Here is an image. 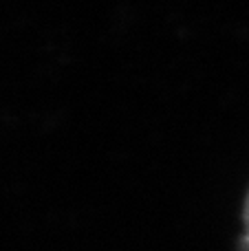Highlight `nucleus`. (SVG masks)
I'll return each mask as SVG.
<instances>
[{
  "label": "nucleus",
  "instance_id": "f257e3e1",
  "mask_svg": "<svg viewBox=\"0 0 249 251\" xmlns=\"http://www.w3.org/2000/svg\"><path fill=\"white\" fill-rule=\"evenodd\" d=\"M243 227H245V231L241 236L238 247H241V251H249V192L245 196V205H243Z\"/></svg>",
  "mask_w": 249,
  "mask_h": 251
}]
</instances>
